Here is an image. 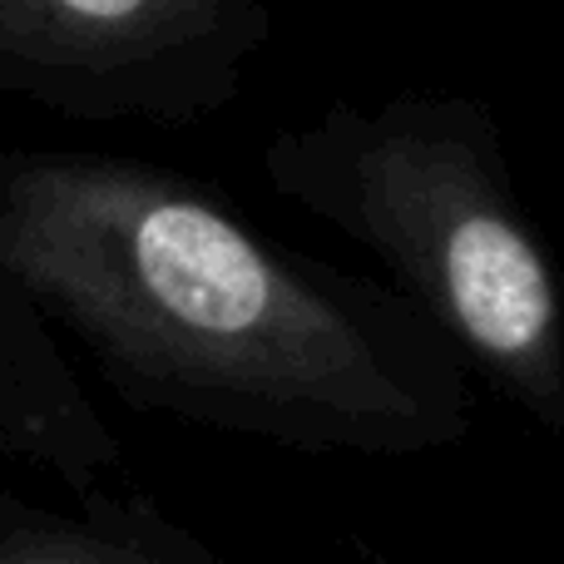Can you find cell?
Wrapping results in <instances>:
<instances>
[{
    "label": "cell",
    "instance_id": "cell-1",
    "mask_svg": "<svg viewBox=\"0 0 564 564\" xmlns=\"http://www.w3.org/2000/svg\"><path fill=\"white\" fill-rule=\"evenodd\" d=\"M0 258L124 406L307 456L460 446L470 367L391 282L134 154L0 149Z\"/></svg>",
    "mask_w": 564,
    "mask_h": 564
},
{
    "label": "cell",
    "instance_id": "cell-3",
    "mask_svg": "<svg viewBox=\"0 0 564 564\" xmlns=\"http://www.w3.org/2000/svg\"><path fill=\"white\" fill-rule=\"evenodd\" d=\"M273 40L263 0H0V99L75 124L194 129Z\"/></svg>",
    "mask_w": 564,
    "mask_h": 564
},
{
    "label": "cell",
    "instance_id": "cell-2",
    "mask_svg": "<svg viewBox=\"0 0 564 564\" xmlns=\"http://www.w3.org/2000/svg\"><path fill=\"white\" fill-rule=\"evenodd\" d=\"M263 178L377 258L470 371L564 441V297L480 99H337L268 139Z\"/></svg>",
    "mask_w": 564,
    "mask_h": 564
},
{
    "label": "cell",
    "instance_id": "cell-4",
    "mask_svg": "<svg viewBox=\"0 0 564 564\" xmlns=\"http://www.w3.org/2000/svg\"><path fill=\"white\" fill-rule=\"evenodd\" d=\"M0 451L89 496L124 460L65 341L0 258Z\"/></svg>",
    "mask_w": 564,
    "mask_h": 564
},
{
    "label": "cell",
    "instance_id": "cell-5",
    "mask_svg": "<svg viewBox=\"0 0 564 564\" xmlns=\"http://www.w3.org/2000/svg\"><path fill=\"white\" fill-rule=\"evenodd\" d=\"M0 564H238L144 490L35 506L0 486Z\"/></svg>",
    "mask_w": 564,
    "mask_h": 564
}]
</instances>
